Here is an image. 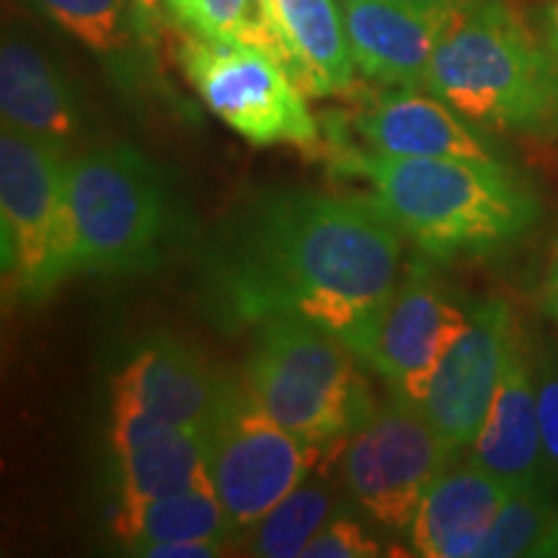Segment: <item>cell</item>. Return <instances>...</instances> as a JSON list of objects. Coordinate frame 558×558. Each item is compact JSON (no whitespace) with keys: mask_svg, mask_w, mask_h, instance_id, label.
Masks as SVG:
<instances>
[{"mask_svg":"<svg viewBox=\"0 0 558 558\" xmlns=\"http://www.w3.org/2000/svg\"><path fill=\"white\" fill-rule=\"evenodd\" d=\"M117 538L130 554H143L158 543L177 541H222L233 535L226 507L215 486H197L190 492L148 501L132 509H122L114 518Z\"/></svg>","mask_w":558,"mask_h":558,"instance_id":"cell-20","label":"cell"},{"mask_svg":"<svg viewBox=\"0 0 558 558\" xmlns=\"http://www.w3.org/2000/svg\"><path fill=\"white\" fill-rule=\"evenodd\" d=\"M235 380L222 378L181 341L143 347L111 386V399L148 411L160 422L207 435Z\"/></svg>","mask_w":558,"mask_h":558,"instance_id":"cell-14","label":"cell"},{"mask_svg":"<svg viewBox=\"0 0 558 558\" xmlns=\"http://www.w3.org/2000/svg\"><path fill=\"white\" fill-rule=\"evenodd\" d=\"M341 13L362 75L416 90L427 88L439 41L460 21L448 0H341Z\"/></svg>","mask_w":558,"mask_h":558,"instance_id":"cell-12","label":"cell"},{"mask_svg":"<svg viewBox=\"0 0 558 558\" xmlns=\"http://www.w3.org/2000/svg\"><path fill=\"white\" fill-rule=\"evenodd\" d=\"M448 3H450V9L456 11L460 19H465V16H469V13L481 9V5L492 3V0H448Z\"/></svg>","mask_w":558,"mask_h":558,"instance_id":"cell-30","label":"cell"},{"mask_svg":"<svg viewBox=\"0 0 558 558\" xmlns=\"http://www.w3.org/2000/svg\"><path fill=\"white\" fill-rule=\"evenodd\" d=\"M318 448L279 427L248 386L233 383L207 429V471L233 533H246L303 484Z\"/></svg>","mask_w":558,"mask_h":558,"instance_id":"cell-9","label":"cell"},{"mask_svg":"<svg viewBox=\"0 0 558 558\" xmlns=\"http://www.w3.org/2000/svg\"><path fill=\"white\" fill-rule=\"evenodd\" d=\"M543 308L558 326V239L550 246L546 279H543Z\"/></svg>","mask_w":558,"mask_h":558,"instance_id":"cell-28","label":"cell"},{"mask_svg":"<svg viewBox=\"0 0 558 558\" xmlns=\"http://www.w3.org/2000/svg\"><path fill=\"white\" fill-rule=\"evenodd\" d=\"M156 3H158V0H135L137 11L145 13V16H150V13L156 11Z\"/></svg>","mask_w":558,"mask_h":558,"instance_id":"cell-31","label":"cell"},{"mask_svg":"<svg viewBox=\"0 0 558 558\" xmlns=\"http://www.w3.org/2000/svg\"><path fill=\"white\" fill-rule=\"evenodd\" d=\"M357 360L311 320L271 316L256 326L248 390L279 427L324 448L347 439L378 411Z\"/></svg>","mask_w":558,"mask_h":558,"instance_id":"cell-4","label":"cell"},{"mask_svg":"<svg viewBox=\"0 0 558 558\" xmlns=\"http://www.w3.org/2000/svg\"><path fill=\"white\" fill-rule=\"evenodd\" d=\"M471 460L499 478L509 492L546 476L538 424V393L522 339L509 354L492 409L471 448Z\"/></svg>","mask_w":558,"mask_h":558,"instance_id":"cell-16","label":"cell"},{"mask_svg":"<svg viewBox=\"0 0 558 558\" xmlns=\"http://www.w3.org/2000/svg\"><path fill=\"white\" fill-rule=\"evenodd\" d=\"M140 556H150V558H213V556H222V541L158 543V546L145 548Z\"/></svg>","mask_w":558,"mask_h":558,"instance_id":"cell-27","label":"cell"},{"mask_svg":"<svg viewBox=\"0 0 558 558\" xmlns=\"http://www.w3.org/2000/svg\"><path fill=\"white\" fill-rule=\"evenodd\" d=\"M62 29L107 54L124 41V0H39Z\"/></svg>","mask_w":558,"mask_h":558,"instance_id":"cell-23","label":"cell"},{"mask_svg":"<svg viewBox=\"0 0 558 558\" xmlns=\"http://www.w3.org/2000/svg\"><path fill=\"white\" fill-rule=\"evenodd\" d=\"M478 556H558V509L543 481L509 492L481 543Z\"/></svg>","mask_w":558,"mask_h":558,"instance_id":"cell-21","label":"cell"},{"mask_svg":"<svg viewBox=\"0 0 558 558\" xmlns=\"http://www.w3.org/2000/svg\"><path fill=\"white\" fill-rule=\"evenodd\" d=\"M401 282L399 228L373 199L271 190L243 202L215 235L202 288L220 324L298 316L362 360Z\"/></svg>","mask_w":558,"mask_h":558,"instance_id":"cell-1","label":"cell"},{"mask_svg":"<svg viewBox=\"0 0 558 558\" xmlns=\"http://www.w3.org/2000/svg\"><path fill=\"white\" fill-rule=\"evenodd\" d=\"M520 341L505 300L469 305V326L439 362L418 409L456 452L473 448L492 409L509 354Z\"/></svg>","mask_w":558,"mask_h":558,"instance_id":"cell-10","label":"cell"},{"mask_svg":"<svg viewBox=\"0 0 558 558\" xmlns=\"http://www.w3.org/2000/svg\"><path fill=\"white\" fill-rule=\"evenodd\" d=\"M0 111L9 128L62 145L81 130L65 78L37 47L19 39H5L0 50Z\"/></svg>","mask_w":558,"mask_h":558,"instance_id":"cell-19","label":"cell"},{"mask_svg":"<svg viewBox=\"0 0 558 558\" xmlns=\"http://www.w3.org/2000/svg\"><path fill=\"white\" fill-rule=\"evenodd\" d=\"M331 163L365 179L383 215L432 259L486 256L530 233L541 202L505 163L362 150L331 128Z\"/></svg>","mask_w":558,"mask_h":558,"instance_id":"cell-2","label":"cell"},{"mask_svg":"<svg viewBox=\"0 0 558 558\" xmlns=\"http://www.w3.org/2000/svg\"><path fill=\"white\" fill-rule=\"evenodd\" d=\"M111 450L122 478V509L209 486L207 435L160 422L148 411L111 401Z\"/></svg>","mask_w":558,"mask_h":558,"instance_id":"cell-13","label":"cell"},{"mask_svg":"<svg viewBox=\"0 0 558 558\" xmlns=\"http://www.w3.org/2000/svg\"><path fill=\"white\" fill-rule=\"evenodd\" d=\"M465 326L469 308L452 303L424 264H411L383 308L362 362L383 375L390 390L418 403Z\"/></svg>","mask_w":558,"mask_h":558,"instance_id":"cell-11","label":"cell"},{"mask_svg":"<svg viewBox=\"0 0 558 558\" xmlns=\"http://www.w3.org/2000/svg\"><path fill=\"white\" fill-rule=\"evenodd\" d=\"M166 11L184 32L243 41L259 0H166Z\"/></svg>","mask_w":558,"mask_h":558,"instance_id":"cell-24","label":"cell"},{"mask_svg":"<svg viewBox=\"0 0 558 558\" xmlns=\"http://www.w3.org/2000/svg\"><path fill=\"white\" fill-rule=\"evenodd\" d=\"M380 556V546L357 522L331 520L303 550V558H373Z\"/></svg>","mask_w":558,"mask_h":558,"instance_id":"cell-25","label":"cell"},{"mask_svg":"<svg viewBox=\"0 0 558 558\" xmlns=\"http://www.w3.org/2000/svg\"><path fill=\"white\" fill-rule=\"evenodd\" d=\"M68 202L78 271L124 275L153 267L173 230L163 179L132 148H101L68 160Z\"/></svg>","mask_w":558,"mask_h":558,"instance_id":"cell-5","label":"cell"},{"mask_svg":"<svg viewBox=\"0 0 558 558\" xmlns=\"http://www.w3.org/2000/svg\"><path fill=\"white\" fill-rule=\"evenodd\" d=\"M0 209L5 282L26 300L50 298L78 271L65 145L3 124Z\"/></svg>","mask_w":558,"mask_h":558,"instance_id":"cell-6","label":"cell"},{"mask_svg":"<svg viewBox=\"0 0 558 558\" xmlns=\"http://www.w3.org/2000/svg\"><path fill=\"white\" fill-rule=\"evenodd\" d=\"M507 497L509 488L473 460L448 469L418 505L411 525L416 554L427 558L478 556L481 543Z\"/></svg>","mask_w":558,"mask_h":558,"instance_id":"cell-17","label":"cell"},{"mask_svg":"<svg viewBox=\"0 0 558 558\" xmlns=\"http://www.w3.org/2000/svg\"><path fill=\"white\" fill-rule=\"evenodd\" d=\"M177 52L202 101L243 140L316 148L320 132L303 94L259 47L186 32Z\"/></svg>","mask_w":558,"mask_h":558,"instance_id":"cell-7","label":"cell"},{"mask_svg":"<svg viewBox=\"0 0 558 558\" xmlns=\"http://www.w3.org/2000/svg\"><path fill=\"white\" fill-rule=\"evenodd\" d=\"M331 494L320 484L298 486L271 512L246 530V550L262 558L303 556L308 543L329 525Z\"/></svg>","mask_w":558,"mask_h":558,"instance_id":"cell-22","label":"cell"},{"mask_svg":"<svg viewBox=\"0 0 558 558\" xmlns=\"http://www.w3.org/2000/svg\"><path fill=\"white\" fill-rule=\"evenodd\" d=\"M367 150L401 158H469L501 163L456 109L416 88L375 96L354 120Z\"/></svg>","mask_w":558,"mask_h":558,"instance_id":"cell-15","label":"cell"},{"mask_svg":"<svg viewBox=\"0 0 558 558\" xmlns=\"http://www.w3.org/2000/svg\"><path fill=\"white\" fill-rule=\"evenodd\" d=\"M543 34H546L548 50L558 62V0H548L543 9Z\"/></svg>","mask_w":558,"mask_h":558,"instance_id":"cell-29","label":"cell"},{"mask_svg":"<svg viewBox=\"0 0 558 558\" xmlns=\"http://www.w3.org/2000/svg\"><path fill=\"white\" fill-rule=\"evenodd\" d=\"M456 452L416 401L390 390V401L347 437L344 484L369 518L388 530H411L427 488Z\"/></svg>","mask_w":558,"mask_h":558,"instance_id":"cell-8","label":"cell"},{"mask_svg":"<svg viewBox=\"0 0 558 558\" xmlns=\"http://www.w3.org/2000/svg\"><path fill=\"white\" fill-rule=\"evenodd\" d=\"M538 393V424L543 439V456L550 471L558 473V362L543 360L535 375Z\"/></svg>","mask_w":558,"mask_h":558,"instance_id":"cell-26","label":"cell"},{"mask_svg":"<svg viewBox=\"0 0 558 558\" xmlns=\"http://www.w3.org/2000/svg\"><path fill=\"white\" fill-rule=\"evenodd\" d=\"M427 90L481 128L558 140V62L507 0H492L439 41Z\"/></svg>","mask_w":558,"mask_h":558,"instance_id":"cell-3","label":"cell"},{"mask_svg":"<svg viewBox=\"0 0 558 558\" xmlns=\"http://www.w3.org/2000/svg\"><path fill=\"white\" fill-rule=\"evenodd\" d=\"M269 19L282 41V65L303 96L347 94L354 58L337 0H275Z\"/></svg>","mask_w":558,"mask_h":558,"instance_id":"cell-18","label":"cell"}]
</instances>
